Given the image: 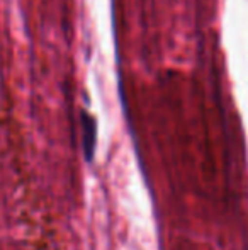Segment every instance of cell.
<instances>
[{
  "mask_svg": "<svg viewBox=\"0 0 248 250\" xmlns=\"http://www.w3.org/2000/svg\"><path fill=\"white\" fill-rule=\"evenodd\" d=\"M95 140H97V121L89 112H82V142L85 157L92 158L94 150H95Z\"/></svg>",
  "mask_w": 248,
  "mask_h": 250,
  "instance_id": "obj_1",
  "label": "cell"
}]
</instances>
